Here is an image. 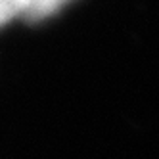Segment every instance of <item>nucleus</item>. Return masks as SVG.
<instances>
[{"label":"nucleus","mask_w":159,"mask_h":159,"mask_svg":"<svg viewBox=\"0 0 159 159\" xmlns=\"http://www.w3.org/2000/svg\"><path fill=\"white\" fill-rule=\"evenodd\" d=\"M37 0H0V27L10 23L17 16H27Z\"/></svg>","instance_id":"f257e3e1"},{"label":"nucleus","mask_w":159,"mask_h":159,"mask_svg":"<svg viewBox=\"0 0 159 159\" xmlns=\"http://www.w3.org/2000/svg\"><path fill=\"white\" fill-rule=\"evenodd\" d=\"M69 0H37L35 6L29 10V14L25 16L29 21H42L50 16H54L58 10H61Z\"/></svg>","instance_id":"f03ea898"}]
</instances>
